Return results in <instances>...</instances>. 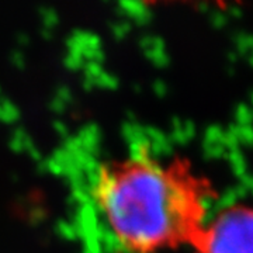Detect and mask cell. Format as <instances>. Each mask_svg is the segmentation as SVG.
Wrapping results in <instances>:
<instances>
[{"mask_svg": "<svg viewBox=\"0 0 253 253\" xmlns=\"http://www.w3.org/2000/svg\"><path fill=\"white\" fill-rule=\"evenodd\" d=\"M94 197L111 234L131 253L193 246L207 224L214 190L187 161L146 152L99 170Z\"/></svg>", "mask_w": 253, "mask_h": 253, "instance_id": "1", "label": "cell"}, {"mask_svg": "<svg viewBox=\"0 0 253 253\" xmlns=\"http://www.w3.org/2000/svg\"><path fill=\"white\" fill-rule=\"evenodd\" d=\"M197 253H253V207L231 206L207 221Z\"/></svg>", "mask_w": 253, "mask_h": 253, "instance_id": "2", "label": "cell"}]
</instances>
